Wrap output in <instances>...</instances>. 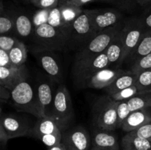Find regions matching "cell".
<instances>
[{
	"mask_svg": "<svg viewBox=\"0 0 151 150\" xmlns=\"http://www.w3.org/2000/svg\"><path fill=\"white\" fill-rule=\"evenodd\" d=\"M47 150H67V149H66V148L65 147V146L63 145V143L61 142L60 144H58V145L50 147V148H47Z\"/></svg>",
	"mask_w": 151,
	"mask_h": 150,
	"instance_id": "obj_43",
	"label": "cell"
},
{
	"mask_svg": "<svg viewBox=\"0 0 151 150\" xmlns=\"http://www.w3.org/2000/svg\"><path fill=\"white\" fill-rule=\"evenodd\" d=\"M125 71L122 69L106 68L94 74L86 84L85 88L103 89L111 85Z\"/></svg>",
	"mask_w": 151,
	"mask_h": 150,
	"instance_id": "obj_14",
	"label": "cell"
},
{
	"mask_svg": "<svg viewBox=\"0 0 151 150\" xmlns=\"http://www.w3.org/2000/svg\"><path fill=\"white\" fill-rule=\"evenodd\" d=\"M61 142L67 150H88L91 138L85 128L77 126L62 132Z\"/></svg>",
	"mask_w": 151,
	"mask_h": 150,
	"instance_id": "obj_12",
	"label": "cell"
},
{
	"mask_svg": "<svg viewBox=\"0 0 151 150\" xmlns=\"http://www.w3.org/2000/svg\"><path fill=\"white\" fill-rule=\"evenodd\" d=\"M138 94V88L135 85L125 88V89L118 91L116 93H114V94H111L109 96L116 101H128V100H129L130 99H131Z\"/></svg>",
	"mask_w": 151,
	"mask_h": 150,
	"instance_id": "obj_30",
	"label": "cell"
},
{
	"mask_svg": "<svg viewBox=\"0 0 151 150\" xmlns=\"http://www.w3.org/2000/svg\"><path fill=\"white\" fill-rule=\"evenodd\" d=\"M150 53H151V29H148L145 31L140 42L126 60L133 63Z\"/></svg>",
	"mask_w": 151,
	"mask_h": 150,
	"instance_id": "obj_23",
	"label": "cell"
},
{
	"mask_svg": "<svg viewBox=\"0 0 151 150\" xmlns=\"http://www.w3.org/2000/svg\"><path fill=\"white\" fill-rule=\"evenodd\" d=\"M117 101L109 96L99 99L93 106L92 120L99 129L114 131L117 129Z\"/></svg>",
	"mask_w": 151,
	"mask_h": 150,
	"instance_id": "obj_5",
	"label": "cell"
},
{
	"mask_svg": "<svg viewBox=\"0 0 151 150\" xmlns=\"http://www.w3.org/2000/svg\"><path fill=\"white\" fill-rule=\"evenodd\" d=\"M47 23L49 24L52 25V26H55V27L60 28V29H69V28L63 22L59 6H57V7H54L52 9H50Z\"/></svg>",
	"mask_w": 151,
	"mask_h": 150,
	"instance_id": "obj_29",
	"label": "cell"
},
{
	"mask_svg": "<svg viewBox=\"0 0 151 150\" xmlns=\"http://www.w3.org/2000/svg\"><path fill=\"white\" fill-rule=\"evenodd\" d=\"M32 52L50 79L55 82H60L63 77L62 69L54 51L35 46Z\"/></svg>",
	"mask_w": 151,
	"mask_h": 150,
	"instance_id": "obj_10",
	"label": "cell"
},
{
	"mask_svg": "<svg viewBox=\"0 0 151 150\" xmlns=\"http://www.w3.org/2000/svg\"><path fill=\"white\" fill-rule=\"evenodd\" d=\"M99 1H103V2L112 3V4H124L129 2L131 0H97Z\"/></svg>",
	"mask_w": 151,
	"mask_h": 150,
	"instance_id": "obj_41",
	"label": "cell"
},
{
	"mask_svg": "<svg viewBox=\"0 0 151 150\" xmlns=\"http://www.w3.org/2000/svg\"><path fill=\"white\" fill-rule=\"evenodd\" d=\"M151 69V53L141 57L132 63L130 70L135 74H139Z\"/></svg>",
	"mask_w": 151,
	"mask_h": 150,
	"instance_id": "obj_31",
	"label": "cell"
},
{
	"mask_svg": "<svg viewBox=\"0 0 151 150\" xmlns=\"http://www.w3.org/2000/svg\"><path fill=\"white\" fill-rule=\"evenodd\" d=\"M106 68H109L106 52L93 57L75 60L72 68V75L75 86L84 88L87 81L94 74Z\"/></svg>",
	"mask_w": 151,
	"mask_h": 150,
	"instance_id": "obj_3",
	"label": "cell"
},
{
	"mask_svg": "<svg viewBox=\"0 0 151 150\" xmlns=\"http://www.w3.org/2000/svg\"><path fill=\"white\" fill-rule=\"evenodd\" d=\"M92 1H95V0H75L73 4H75L78 7H82L84 4H88V3L91 2ZM96 1H97V0H96Z\"/></svg>",
	"mask_w": 151,
	"mask_h": 150,
	"instance_id": "obj_42",
	"label": "cell"
},
{
	"mask_svg": "<svg viewBox=\"0 0 151 150\" xmlns=\"http://www.w3.org/2000/svg\"><path fill=\"white\" fill-rule=\"evenodd\" d=\"M9 140H10V138H8V136L5 133L4 129L0 127V144H1V146L2 148V149H5L7 143Z\"/></svg>",
	"mask_w": 151,
	"mask_h": 150,
	"instance_id": "obj_40",
	"label": "cell"
},
{
	"mask_svg": "<svg viewBox=\"0 0 151 150\" xmlns=\"http://www.w3.org/2000/svg\"><path fill=\"white\" fill-rule=\"evenodd\" d=\"M88 15L96 33L122 21L123 16L116 9L97 8L84 10Z\"/></svg>",
	"mask_w": 151,
	"mask_h": 150,
	"instance_id": "obj_9",
	"label": "cell"
},
{
	"mask_svg": "<svg viewBox=\"0 0 151 150\" xmlns=\"http://www.w3.org/2000/svg\"><path fill=\"white\" fill-rule=\"evenodd\" d=\"M122 150H151V140L127 132L122 139Z\"/></svg>",
	"mask_w": 151,
	"mask_h": 150,
	"instance_id": "obj_22",
	"label": "cell"
},
{
	"mask_svg": "<svg viewBox=\"0 0 151 150\" xmlns=\"http://www.w3.org/2000/svg\"><path fill=\"white\" fill-rule=\"evenodd\" d=\"M91 150H99V149H97L94 148V147H92V148L91 149Z\"/></svg>",
	"mask_w": 151,
	"mask_h": 150,
	"instance_id": "obj_46",
	"label": "cell"
},
{
	"mask_svg": "<svg viewBox=\"0 0 151 150\" xmlns=\"http://www.w3.org/2000/svg\"><path fill=\"white\" fill-rule=\"evenodd\" d=\"M131 132L141 138L151 140V121Z\"/></svg>",
	"mask_w": 151,
	"mask_h": 150,
	"instance_id": "obj_37",
	"label": "cell"
},
{
	"mask_svg": "<svg viewBox=\"0 0 151 150\" xmlns=\"http://www.w3.org/2000/svg\"><path fill=\"white\" fill-rule=\"evenodd\" d=\"M128 104L131 112L151 107V92L137 94L128 100Z\"/></svg>",
	"mask_w": 151,
	"mask_h": 150,
	"instance_id": "obj_27",
	"label": "cell"
},
{
	"mask_svg": "<svg viewBox=\"0 0 151 150\" xmlns=\"http://www.w3.org/2000/svg\"><path fill=\"white\" fill-rule=\"evenodd\" d=\"M52 118L61 132L69 129L74 118V110L70 94L65 85H60L55 93Z\"/></svg>",
	"mask_w": 151,
	"mask_h": 150,
	"instance_id": "obj_7",
	"label": "cell"
},
{
	"mask_svg": "<svg viewBox=\"0 0 151 150\" xmlns=\"http://www.w3.org/2000/svg\"><path fill=\"white\" fill-rule=\"evenodd\" d=\"M29 2L38 9L50 10L58 6L59 0H29Z\"/></svg>",
	"mask_w": 151,
	"mask_h": 150,
	"instance_id": "obj_35",
	"label": "cell"
},
{
	"mask_svg": "<svg viewBox=\"0 0 151 150\" xmlns=\"http://www.w3.org/2000/svg\"><path fill=\"white\" fill-rule=\"evenodd\" d=\"M11 100L18 111L29 113L38 119L44 117L40 106L35 88L24 81L11 91Z\"/></svg>",
	"mask_w": 151,
	"mask_h": 150,
	"instance_id": "obj_2",
	"label": "cell"
},
{
	"mask_svg": "<svg viewBox=\"0 0 151 150\" xmlns=\"http://www.w3.org/2000/svg\"><path fill=\"white\" fill-rule=\"evenodd\" d=\"M151 2V0H137V4H139L142 7H145L147 4Z\"/></svg>",
	"mask_w": 151,
	"mask_h": 150,
	"instance_id": "obj_44",
	"label": "cell"
},
{
	"mask_svg": "<svg viewBox=\"0 0 151 150\" xmlns=\"http://www.w3.org/2000/svg\"><path fill=\"white\" fill-rule=\"evenodd\" d=\"M151 121V107L140 109L130 113L121 129L126 132H131Z\"/></svg>",
	"mask_w": 151,
	"mask_h": 150,
	"instance_id": "obj_16",
	"label": "cell"
},
{
	"mask_svg": "<svg viewBox=\"0 0 151 150\" xmlns=\"http://www.w3.org/2000/svg\"><path fill=\"white\" fill-rule=\"evenodd\" d=\"M124 46L122 42L121 32L113 42L110 44L106 51L109 68L111 69H119V66L124 63Z\"/></svg>",
	"mask_w": 151,
	"mask_h": 150,
	"instance_id": "obj_18",
	"label": "cell"
},
{
	"mask_svg": "<svg viewBox=\"0 0 151 150\" xmlns=\"http://www.w3.org/2000/svg\"><path fill=\"white\" fill-rule=\"evenodd\" d=\"M88 15L83 12L72 24L68 31V49L78 51L96 35Z\"/></svg>",
	"mask_w": 151,
	"mask_h": 150,
	"instance_id": "obj_6",
	"label": "cell"
},
{
	"mask_svg": "<svg viewBox=\"0 0 151 150\" xmlns=\"http://www.w3.org/2000/svg\"><path fill=\"white\" fill-rule=\"evenodd\" d=\"M29 72L25 65L11 67H0V85L10 91L22 82L26 81Z\"/></svg>",
	"mask_w": 151,
	"mask_h": 150,
	"instance_id": "obj_13",
	"label": "cell"
},
{
	"mask_svg": "<svg viewBox=\"0 0 151 150\" xmlns=\"http://www.w3.org/2000/svg\"><path fill=\"white\" fill-rule=\"evenodd\" d=\"M25 1H29V0H25Z\"/></svg>",
	"mask_w": 151,
	"mask_h": 150,
	"instance_id": "obj_47",
	"label": "cell"
},
{
	"mask_svg": "<svg viewBox=\"0 0 151 150\" xmlns=\"http://www.w3.org/2000/svg\"><path fill=\"white\" fill-rule=\"evenodd\" d=\"M10 60L14 66H20L24 65L27 57V51L25 44L19 41L9 52Z\"/></svg>",
	"mask_w": 151,
	"mask_h": 150,
	"instance_id": "obj_26",
	"label": "cell"
},
{
	"mask_svg": "<svg viewBox=\"0 0 151 150\" xmlns=\"http://www.w3.org/2000/svg\"><path fill=\"white\" fill-rule=\"evenodd\" d=\"M0 99L1 102L7 101L9 99H11V91L0 85Z\"/></svg>",
	"mask_w": 151,
	"mask_h": 150,
	"instance_id": "obj_39",
	"label": "cell"
},
{
	"mask_svg": "<svg viewBox=\"0 0 151 150\" xmlns=\"http://www.w3.org/2000/svg\"><path fill=\"white\" fill-rule=\"evenodd\" d=\"M92 146L99 150H119L117 137L113 131L96 130L93 134Z\"/></svg>",
	"mask_w": 151,
	"mask_h": 150,
	"instance_id": "obj_15",
	"label": "cell"
},
{
	"mask_svg": "<svg viewBox=\"0 0 151 150\" xmlns=\"http://www.w3.org/2000/svg\"><path fill=\"white\" fill-rule=\"evenodd\" d=\"M136 86L139 94L151 92V69L137 74Z\"/></svg>",
	"mask_w": 151,
	"mask_h": 150,
	"instance_id": "obj_28",
	"label": "cell"
},
{
	"mask_svg": "<svg viewBox=\"0 0 151 150\" xmlns=\"http://www.w3.org/2000/svg\"><path fill=\"white\" fill-rule=\"evenodd\" d=\"M58 6L63 22L69 27L71 24L83 12L81 7H78L72 3L62 2V4L60 5L58 4Z\"/></svg>",
	"mask_w": 151,
	"mask_h": 150,
	"instance_id": "obj_25",
	"label": "cell"
},
{
	"mask_svg": "<svg viewBox=\"0 0 151 150\" xmlns=\"http://www.w3.org/2000/svg\"><path fill=\"white\" fill-rule=\"evenodd\" d=\"M15 12V33L22 38L32 37L34 25L32 18L22 10H16Z\"/></svg>",
	"mask_w": 151,
	"mask_h": 150,
	"instance_id": "obj_20",
	"label": "cell"
},
{
	"mask_svg": "<svg viewBox=\"0 0 151 150\" xmlns=\"http://www.w3.org/2000/svg\"><path fill=\"white\" fill-rule=\"evenodd\" d=\"M19 41V40L14 35H1L0 36V49L9 53Z\"/></svg>",
	"mask_w": 151,
	"mask_h": 150,
	"instance_id": "obj_33",
	"label": "cell"
},
{
	"mask_svg": "<svg viewBox=\"0 0 151 150\" xmlns=\"http://www.w3.org/2000/svg\"><path fill=\"white\" fill-rule=\"evenodd\" d=\"M14 65L10 60L9 53L0 49V67H11Z\"/></svg>",
	"mask_w": 151,
	"mask_h": 150,
	"instance_id": "obj_38",
	"label": "cell"
},
{
	"mask_svg": "<svg viewBox=\"0 0 151 150\" xmlns=\"http://www.w3.org/2000/svg\"><path fill=\"white\" fill-rule=\"evenodd\" d=\"M137 80V74L129 71H125L121 74L109 86L106 88L109 96L119 91L136 85Z\"/></svg>",
	"mask_w": 151,
	"mask_h": 150,
	"instance_id": "obj_21",
	"label": "cell"
},
{
	"mask_svg": "<svg viewBox=\"0 0 151 150\" xmlns=\"http://www.w3.org/2000/svg\"><path fill=\"white\" fill-rule=\"evenodd\" d=\"M123 25L124 21H122L111 27L97 32L86 45L75 52V60L93 57L106 52V49L113 42L114 38L120 33Z\"/></svg>",
	"mask_w": 151,
	"mask_h": 150,
	"instance_id": "obj_4",
	"label": "cell"
},
{
	"mask_svg": "<svg viewBox=\"0 0 151 150\" xmlns=\"http://www.w3.org/2000/svg\"><path fill=\"white\" fill-rule=\"evenodd\" d=\"M68 31L44 24L34 28L32 38L36 46L54 51H63L68 48Z\"/></svg>",
	"mask_w": 151,
	"mask_h": 150,
	"instance_id": "obj_1",
	"label": "cell"
},
{
	"mask_svg": "<svg viewBox=\"0 0 151 150\" xmlns=\"http://www.w3.org/2000/svg\"><path fill=\"white\" fill-rule=\"evenodd\" d=\"M12 33H15V12L4 10L3 2L1 1L0 34L12 35Z\"/></svg>",
	"mask_w": 151,
	"mask_h": 150,
	"instance_id": "obj_24",
	"label": "cell"
},
{
	"mask_svg": "<svg viewBox=\"0 0 151 150\" xmlns=\"http://www.w3.org/2000/svg\"><path fill=\"white\" fill-rule=\"evenodd\" d=\"M145 7V10L140 16L142 21L146 30L151 29V2L147 4Z\"/></svg>",
	"mask_w": 151,
	"mask_h": 150,
	"instance_id": "obj_36",
	"label": "cell"
},
{
	"mask_svg": "<svg viewBox=\"0 0 151 150\" xmlns=\"http://www.w3.org/2000/svg\"><path fill=\"white\" fill-rule=\"evenodd\" d=\"M35 89L44 116L52 118L55 94L52 92L51 85L47 82H41Z\"/></svg>",
	"mask_w": 151,
	"mask_h": 150,
	"instance_id": "obj_17",
	"label": "cell"
},
{
	"mask_svg": "<svg viewBox=\"0 0 151 150\" xmlns=\"http://www.w3.org/2000/svg\"><path fill=\"white\" fill-rule=\"evenodd\" d=\"M59 1H61L62 2H69V3H72V4H73L75 0H59Z\"/></svg>",
	"mask_w": 151,
	"mask_h": 150,
	"instance_id": "obj_45",
	"label": "cell"
},
{
	"mask_svg": "<svg viewBox=\"0 0 151 150\" xmlns=\"http://www.w3.org/2000/svg\"><path fill=\"white\" fill-rule=\"evenodd\" d=\"M117 129L122 128V124L131 113L128 107V101H117Z\"/></svg>",
	"mask_w": 151,
	"mask_h": 150,
	"instance_id": "obj_32",
	"label": "cell"
},
{
	"mask_svg": "<svg viewBox=\"0 0 151 150\" xmlns=\"http://www.w3.org/2000/svg\"><path fill=\"white\" fill-rule=\"evenodd\" d=\"M49 13L50 10L47 9H39L37 10L32 18L34 27H36L44 24H47L48 22Z\"/></svg>",
	"mask_w": 151,
	"mask_h": 150,
	"instance_id": "obj_34",
	"label": "cell"
},
{
	"mask_svg": "<svg viewBox=\"0 0 151 150\" xmlns=\"http://www.w3.org/2000/svg\"><path fill=\"white\" fill-rule=\"evenodd\" d=\"M62 132L59 129L55 121L51 117L44 116L38 119L35 125L32 128L29 135L35 138L40 139L41 137L45 135L57 134Z\"/></svg>",
	"mask_w": 151,
	"mask_h": 150,
	"instance_id": "obj_19",
	"label": "cell"
},
{
	"mask_svg": "<svg viewBox=\"0 0 151 150\" xmlns=\"http://www.w3.org/2000/svg\"><path fill=\"white\" fill-rule=\"evenodd\" d=\"M146 29L140 17H134L124 21L121 37L124 46V61L133 52L141 41Z\"/></svg>",
	"mask_w": 151,
	"mask_h": 150,
	"instance_id": "obj_8",
	"label": "cell"
},
{
	"mask_svg": "<svg viewBox=\"0 0 151 150\" xmlns=\"http://www.w3.org/2000/svg\"><path fill=\"white\" fill-rule=\"evenodd\" d=\"M0 127L2 128L10 139L29 135L32 130L27 119L13 114H4L1 110Z\"/></svg>",
	"mask_w": 151,
	"mask_h": 150,
	"instance_id": "obj_11",
	"label": "cell"
}]
</instances>
